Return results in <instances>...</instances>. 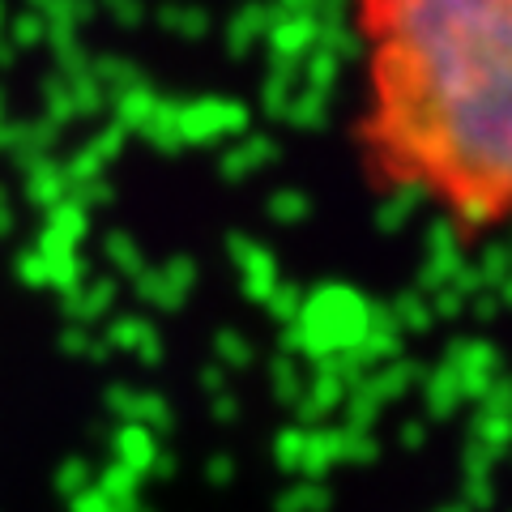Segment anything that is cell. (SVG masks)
I'll use <instances>...</instances> for the list:
<instances>
[{
	"instance_id": "6da1fadb",
	"label": "cell",
	"mask_w": 512,
	"mask_h": 512,
	"mask_svg": "<svg viewBox=\"0 0 512 512\" xmlns=\"http://www.w3.org/2000/svg\"><path fill=\"white\" fill-rule=\"evenodd\" d=\"M363 184L457 239H512V0H346Z\"/></svg>"
}]
</instances>
